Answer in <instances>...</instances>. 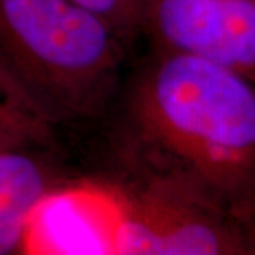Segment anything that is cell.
Segmentation results:
<instances>
[{
    "mask_svg": "<svg viewBox=\"0 0 255 255\" xmlns=\"http://www.w3.org/2000/svg\"><path fill=\"white\" fill-rule=\"evenodd\" d=\"M110 112L117 173L231 203L255 177V81L152 47Z\"/></svg>",
    "mask_w": 255,
    "mask_h": 255,
    "instance_id": "1",
    "label": "cell"
},
{
    "mask_svg": "<svg viewBox=\"0 0 255 255\" xmlns=\"http://www.w3.org/2000/svg\"><path fill=\"white\" fill-rule=\"evenodd\" d=\"M128 46L74 0H0V64L51 127L110 114Z\"/></svg>",
    "mask_w": 255,
    "mask_h": 255,
    "instance_id": "2",
    "label": "cell"
},
{
    "mask_svg": "<svg viewBox=\"0 0 255 255\" xmlns=\"http://www.w3.org/2000/svg\"><path fill=\"white\" fill-rule=\"evenodd\" d=\"M105 182L100 189L114 207V254L246 255L230 206L220 199L119 173Z\"/></svg>",
    "mask_w": 255,
    "mask_h": 255,
    "instance_id": "3",
    "label": "cell"
},
{
    "mask_svg": "<svg viewBox=\"0 0 255 255\" xmlns=\"http://www.w3.org/2000/svg\"><path fill=\"white\" fill-rule=\"evenodd\" d=\"M152 47L199 55L255 81V0H153Z\"/></svg>",
    "mask_w": 255,
    "mask_h": 255,
    "instance_id": "4",
    "label": "cell"
},
{
    "mask_svg": "<svg viewBox=\"0 0 255 255\" xmlns=\"http://www.w3.org/2000/svg\"><path fill=\"white\" fill-rule=\"evenodd\" d=\"M50 145L0 130V255L26 246L38 209L65 183L48 153Z\"/></svg>",
    "mask_w": 255,
    "mask_h": 255,
    "instance_id": "5",
    "label": "cell"
},
{
    "mask_svg": "<svg viewBox=\"0 0 255 255\" xmlns=\"http://www.w3.org/2000/svg\"><path fill=\"white\" fill-rule=\"evenodd\" d=\"M0 130L51 143L53 130L47 119L0 64Z\"/></svg>",
    "mask_w": 255,
    "mask_h": 255,
    "instance_id": "6",
    "label": "cell"
},
{
    "mask_svg": "<svg viewBox=\"0 0 255 255\" xmlns=\"http://www.w3.org/2000/svg\"><path fill=\"white\" fill-rule=\"evenodd\" d=\"M104 18L129 43L145 34L153 0H74Z\"/></svg>",
    "mask_w": 255,
    "mask_h": 255,
    "instance_id": "7",
    "label": "cell"
},
{
    "mask_svg": "<svg viewBox=\"0 0 255 255\" xmlns=\"http://www.w3.org/2000/svg\"><path fill=\"white\" fill-rule=\"evenodd\" d=\"M230 210L243 238L246 255H255V177L231 203Z\"/></svg>",
    "mask_w": 255,
    "mask_h": 255,
    "instance_id": "8",
    "label": "cell"
}]
</instances>
